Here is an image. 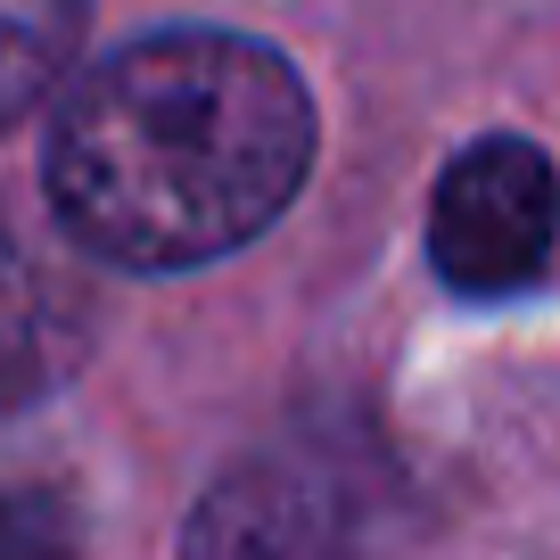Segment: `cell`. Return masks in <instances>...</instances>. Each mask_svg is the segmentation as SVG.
<instances>
[{"mask_svg": "<svg viewBox=\"0 0 560 560\" xmlns=\"http://www.w3.org/2000/svg\"><path fill=\"white\" fill-rule=\"evenodd\" d=\"M182 560H363V487L322 445L247 454L198 494Z\"/></svg>", "mask_w": 560, "mask_h": 560, "instance_id": "3", "label": "cell"}, {"mask_svg": "<svg viewBox=\"0 0 560 560\" xmlns=\"http://www.w3.org/2000/svg\"><path fill=\"white\" fill-rule=\"evenodd\" d=\"M74 527L58 494H0V560H67Z\"/></svg>", "mask_w": 560, "mask_h": 560, "instance_id": "6", "label": "cell"}, {"mask_svg": "<svg viewBox=\"0 0 560 560\" xmlns=\"http://www.w3.org/2000/svg\"><path fill=\"white\" fill-rule=\"evenodd\" d=\"M100 280L67 231L0 198V420L50 404L100 347Z\"/></svg>", "mask_w": 560, "mask_h": 560, "instance_id": "4", "label": "cell"}, {"mask_svg": "<svg viewBox=\"0 0 560 560\" xmlns=\"http://www.w3.org/2000/svg\"><path fill=\"white\" fill-rule=\"evenodd\" d=\"M560 240V174L536 140L487 132L445 165L429 198V264L454 298H527L552 272Z\"/></svg>", "mask_w": 560, "mask_h": 560, "instance_id": "2", "label": "cell"}, {"mask_svg": "<svg viewBox=\"0 0 560 560\" xmlns=\"http://www.w3.org/2000/svg\"><path fill=\"white\" fill-rule=\"evenodd\" d=\"M314 100L256 34L174 25L74 74L42 140V190L83 256L124 272H190L298 198Z\"/></svg>", "mask_w": 560, "mask_h": 560, "instance_id": "1", "label": "cell"}, {"mask_svg": "<svg viewBox=\"0 0 560 560\" xmlns=\"http://www.w3.org/2000/svg\"><path fill=\"white\" fill-rule=\"evenodd\" d=\"M83 50V0H0V132L34 116Z\"/></svg>", "mask_w": 560, "mask_h": 560, "instance_id": "5", "label": "cell"}]
</instances>
